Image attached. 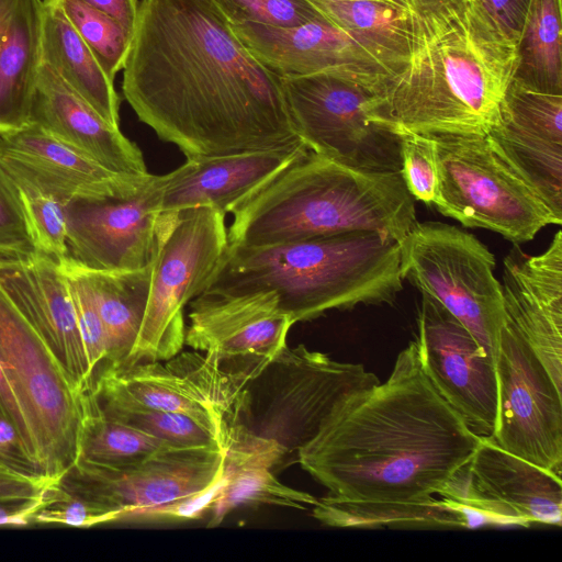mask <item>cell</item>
Instances as JSON below:
<instances>
[{
	"label": "cell",
	"mask_w": 562,
	"mask_h": 562,
	"mask_svg": "<svg viewBox=\"0 0 562 562\" xmlns=\"http://www.w3.org/2000/svg\"><path fill=\"white\" fill-rule=\"evenodd\" d=\"M122 91L186 157L303 143L281 76L241 43L213 0H142Z\"/></svg>",
	"instance_id": "obj_1"
},
{
	"label": "cell",
	"mask_w": 562,
	"mask_h": 562,
	"mask_svg": "<svg viewBox=\"0 0 562 562\" xmlns=\"http://www.w3.org/2000/svg\"><path fill=\"white\" fill-rule=\"evenodd\" d=\"M481 439L434 387L414 340L385 382L333 409L296 461L338 498L416 502L438 495Z\"/></svg>",
	"instance_id": "obj_2"
},
{
	"label": "cell",
	"mask_w": 562,
	"mask_h": 562,
	"mask_svg": "<svg viewBox=\"0 0 562 562\" xmlns=\"http://www.w3.org/2000/svg\"><path fill=\"white\" fill-rule=\"evenodd\" d=\"M409 56L383 94L380 124L396 134H487L517 60L477 0H409Z\"/></svg>",
	"instance_id": "obj_3"
},
{
	"label": "cell",
	"mask_w": 562,
	"mask_h": 562,
	"mask_svg": "<svg viewBox=\"0 0 562 562\" xmlns=\"http://www.w3.org/2000/svg\"><path fill=\"white\" fill-rule=\"evenodd\" d=\"M400 262V241L372 231L261 247L227 245L202 294L272 290L295 324L330 310L392 304L403 289Z\"/></svg>",
	"instance_id": "obj_4"
},
{
	"label": "cell",
	"mask_w": 562,
	"mask_h": 562,
	"mask_svg": "<svg viewBox=\"0 0 562 562\" xmlns=\"http://www.w3.org/2000/svg\"><path fill=\"white\" fill-rule=\"evenodd\" d=\"M228 245L261 247L372 231L401 241L416 225L401 172L352 169L310 151L234 213Z\"/></svg>",
	"instance_id": "obj_5"
},
{
	"label": "cell",
	"mask_w": 562,
	"mask_h": 562,
	"mask_svg": "<svg viewBox=\"0 0 562 562\" xmlns=\"http://www.w3.org/2000/svg\"><path fill=\"white\" fill-rule=\"evenodd\" d=\"M378 383L361 363L286 345L246 383L239 422L297 460L340 402Z\"/></svg>",
	"instance_id": "obj_6"
},
{
	"label": "cell",
	"mask_w": 562,
	"mask_h": 562,
	"mask_svg": "<svg viewBox=\"0 0 562 562\" xmlns=\"http://www.w3.org/2000/svg\"><path fill=\"white\" fill-rule=\"evenodd\" d=\"M157 240L145 314L124 366L181 351L184 307L205 291L228 245L225 214L210 206L160 214Z\"/></svg>",
	"instance_id": "obj_7"
},
{
	"label": "cell",
	"mask_w": 562,
	"mask_h": 562,
	"mask_svg": "<svg viewBox=\"0 0 562 562\" xmlns=\"http://www.w3.org/2000/svg\"><path fill=\"white\" fill-rule=\"evenodd\" d=\"M436 140L440 198L436 209L465 227L485 228L515 245L561 225L539 192L487 134L429 135Z\"/></svg>",
	"instance_id": "obj_8"
},
{
	"label": "cell",
	"mask_w": 562,
	"mask_h": 562,
	"mask_svg": "<svg viewBox=\"0 0 562 562\" xmlns=\"http://www.w3.org/2000/svg\"><path fill=\"white\" fill-rule=\"evenodd\" d=\"M0 367L31 427L41 474L60 480L79 457L88 390L71 379L43 337L1 290Z\"/></svg>",
	"instance_id": "obj_9"
},
{
	"label": "cell",
	"mask_w": 562,
	"mask_h": 562,
	"mask_svg": "<svg viewBox=\"0 0 562 562\" xmlns=\"http://www.w3.org/2000/svg\"><path fill=\"white\" fill-rule=\"evenodd\" d=\"M281 79L294 130L312 153L357 170L401 171V135L379 123V91L335 72Z\"/></svg>",
	"instance_id": "obj_10"
},
{
	"label": "cell",
	"mask_w": 562,
	"mask_h": 562,
	"mask_svg": "<svg viewBox=\"0 0 562 562\" xmlns=\"http://www.w3.org/2000/svg\"><path fill=\"white\" fill-rule=\"evenodd\" d=\"M400 247L402 279L447 308L495 361L505 313L490 249L440 222H417Z\"/></svg>",
	"instance_id": "obj_11"
},
{
	"label": "cell",
	"mask_w": 562,
	"mask_h": 562,
	"mask_svg": "<svg viewBox=\"0 0 562 562\" xmlns=\"http://www.w3.org/2000/svg\"><path fill=\"white\" fill-rule=\"evenodd\" d=\"M497 412L491 436L502 449L562 473V391L531 348L504 324L495 358Z\"/></svg>",
	"instance_id": "obj_12"
},
{
	"label": "cell",
	"mask_w": 562,
	"mask_h": 562,
	"mask_svg": "<svg viewBox=\"0 0 562 562\" xmlns=\"http://www.w3.org/2000/svg\"><path fill=\"white\" fill-rule=\"evenodd\" d=\"M483 515L490 526L561 527V476L482 436L471 460L438 494Z\"/></svg>",
	"instance_id": "obj_13"
},
{
	"label": "cell",
	"mask_w": 562,
	"mask_h": 562,
	"mask_svg": "<svg viewBox=\"0 0 562 562\" xmlns=\"http://www.w3.org/2000/svg\"><path fill=\"white\" fill-rule=\"evenodd\" d=\"M415 341L437 392L473 432L491 437L497 412L495 361L459 319L425 293Z\"/></svg>",
	"instance_id": "obj_14"
},
{
	"label": "cell",
	"mask_w": 562,
	"mask_h": 562,
	"mask_svg": "<svg viewBox=\"0 0 562 562\" xmlns=\"http://www.w3.org/2000/svg\"><path fill=\"white\" fill-rule=\"evenodd\" d=\"M160 176L134 192L66 205L67 259L104 272L149 266L157 251Z\"/></svg>",
	"instance_id": "obj_15"
},
{
	"label": "cell",
	"mask_w": 562,
	"mask_h": 562,
	"mask_svg": "<svg viewBox=\"0 0 562 562\" xmlns=\"http://www.w3.org/2000/svg\"><path fill=\"white\" fill-rule=\"evenodd\" d=\"M223 457L221 446H168L121 469L77 460L60 484L74 493L122 509L124 514L134 508L166 504L209 487L222 476Z\"/></svg>",
	"instance_id": "obj_16"
},
{
	"label": "cell",
	"mask_w": 562,
	"mask_h": 562,
	"mask_svg": "<svg viewBox=\"0 0 562 562\" xmlns=\"http://www.w3.org/2000/svg\"><path fill=\"white\" fill-rule=\"evenodd\" d=\"M232 29L258 60L281 77L335 72L382 95L393 78L364 45L324 15L299 26L243 22Z\"/></svg>",
	"instance_id": "obj_17"
},
{
	"label": "cell",
	"mask_w": 562,
	"mask_h": 562,
	"mask_svg": "<svg viewBox=\"0 0 562 562\" xmlns=\"http://www.w3.org/2000/svg\"><path fill=\"white\" fill-rule=\"evenodd\" d=\"M184 344L225 366L244 368L270 360L294 325L274 291L201 294L191 301Z\"/></svg>",
	"instance_id": "obj_18"
},
{
	"label": "cell",
	"mask_w": 562,
	"mask_h": 562,
	"mask_svg": "<svg viewBox=\"0 0 562 562\" xmlns=\"http://www.w3.org/2000/svg\"><path fill=\"white\" fill-rule=\"evenodd\" d=\"M0 165L66 205L132 193L150 175L116 173L33 122L0 135Z\"/></svg>",
	"instance_id": "obj_19"
},
{
	"label": "cell",
	"mask_w": 562,
	"mask_h": 562,
	"mask_svg": "<svg viewBox=\"0 0 562 562\" xmlns=\"http://www.w3.org/2000/svg\"><path fill=\"white\" fill-rule=\"evenodd\" d=\"M505 325L539 358L555 386H562V232L539 255L515 248L502 276Z\"/></svg>",
	"instance_id": "obj_20"
},
{
	"label": "cell",
	"mask_w": 562,
	"mask_h": 562,
	"mask_svg": "<svg viewBox=\"0 0 562 562\" xmlns=\"http://www.w3.org/2000/svg\"><path fill=\"white\" fill-rule=\"evenodd\" d=\"M0 290L43 337L71 379L92 389L69 285L59 262L34 252L0 257Z\"/></svg>",
	"instance_id": "obj_21"
},
{
	"label": "cell",
	"mask_w": 562,
	"mask_h": 562,
	"mask_svg": "<svg viewBox=\"0 0 562 562\" xmlns=\"http://www.w3.org/2000/svg\"><path fill=\"white\" fill-rule=\"evenodd\" d=\"M487 135L562 218V94L513 79Z\"/></svg>",
	"instance_id": "obj_22"
},
{
	"label": "cell",
	"mask_w": 562,
	"mask_h": 562,
	"mask_svg": "<svg viewBox=\"0 0 562 562\" xmlns=\"http://www.w3.org/2000/svg\"><path fill=\"white\" fill-rule=\"evenodd\" d=\"M311 150L304 143L281 149L187 157L160 176V214L210 206L234 213L286 167Z\"/></svg>",
	"instance_id": "obj_23"
},
{
	"label": "cell",
	"mask_w": 562,
	"mask_h": 562,
	"mask_svg": "<svg viewBox=\"0 0 562 562\" xmlns=\"http://www.w3.org/2000/svg\"><path fill=\"white\" fill-rule=\"evenodd\" d=\"M32 122L121 175L148 173L137 145L108 123L47 64L38 70Z\"/></svg>",
	"instance_id": "obj_24"
},
{
	"label": "cell",
	"mask_w": 562,
	"mask_h": 562,
	"mask_svg": "<svg viewBox=\"0 0 562 562\" xmlns=\"http://www.w3.org/2000/svg\"><path fill=\"white\" fill-rule=\"evenodd\" d=\"M43 18V0H0V135L32 123Z\"/></svg>",
	"instance_id": "obj_25"
},
{
	"label": "cell",
	"mask_w": 562,
	"mask_h": 562,
	"mask_svg": "<svg viewBox=\"0 0 562 562\" xmlns=\"http://www.w3.org/2000/svg\"><path fill=\"white\" fill-rule=\"evenodd\" d=\"M92 391L102 406L139 407L192 416L213 427L218 436L222 422L203 392L166 361L130 366H104Z\"/></svg>",
	"instance_id": "obj_26"
},
{
	"label": "cell",
	"mask_w": 562,
	"mask_h": 562,
	"mask_svg": "<svg viewBox=\"0 0 562 562\" xmlns=\"http://www.w3.org/2000/svg\"><path fill=\"white\" fill-rule=\"evenodd\" d=\"M315 519L336 528L486 527L485 518L452 499L435 496L416 502H356L328 494L312 507Z\"/></svg>",
	"instance_id": "obj_27"
},
{
	"label": "cell",
	"mask_w": 562,
	"mask_h": 562,
	"mask_svg": "<svg viewBox=\"0 0 562 562\" xmlns=\"http://www.w3.org/2000/svg\"><path fill=\"white\" fill-rule=\"evenodd\" d=\"M42 60L108 123L120 127V98L87 44L58 2L44 3Z\"/></svg>",
	"instance_id": "obj_28"
},
{
	"label": "cell",
	"mask_w": 562,
	"mask_h": 562,
	"mask_svg": "<svg viewBox=\"0 0 562 562\" xmlns=\"http://www.w3.org/2000/svg\"><path fill=\"white\" fill-rule=\"evenodd\" d=\"M331 23L364 45L396 77L408 63L409 0H310Z\"/></svg>",
	"instance_id": "obj_29"
},
{
	"label": "cell",
	"mask_w": 562,
	"mask_h": 562,
	"mask_svg": "<svg viewBox=\"0 0 562 562\" xmlns=\"http://www.w3.org/2000/svg\"><path fill=\"white\" fill-rule=\"evenodd\" d=\"M151 263L121 272L92 271L78 266L105 331L108 359L104 366H124L136 342L148 300Z\"/></svg>",
	"instance_id": "obj_30"
},
{
	"label": "cell",
	"mask_w": 562,
	"mask_h": 562,
	"mask_svg": "<svg viewBox=\"0 0 562 562\" xmlns=\"http://www.w3.org/2000/svg\"><path fill=\"white\" fill-rule=\"evenodd\" d=\"M561 0H529L516 44L514 80L562 94Z\"/></svg>",
	"instance_id": "obj_31"
},
{
	"label": "cell",
	"mask_w": 562,
	"mask_h": 562,
	"mask_svg": "<svg viewBox=\"0 0 562 562\" xmlns=\"http://www.w3.org/2000/svg\"><path fill=\"white\" fill-rule=\"evenodd\" d=\"M168 446L108 415L92 389L87 391L78 460L102 468L121 469L138 463Z\"/></svg>",
	"instance_id": "obj_32"
},
{
	"label": "cell",
	"mask_w": 562,
	"mask_h": 562,
	"mask_svg": "<svg viewBox=\"0 0 562 562\" xmlns=\"http://www.w3.org/2000/svg\"><path fill=\"white\" fill-rule=\"evenodd\" d=\"M225 484L210 509L207 527H217L240 506L273 505L306 510L317 498L281 483L263 464L224 467Z\"/></svg>",
	"instance_id": "obj_33"
},
{
	"label": "cell",
	"mask_w": 562,
	"mask_h": 562,
	"mask_svg": "<svg viewBox=\"0 0 562 562\" xmlns=\"http://www.w3.org/2000/svg\"><path fill=\"white\" fill-rule=\"evenodd\" d=\"M57 2L104 72L114 80L124 66L133 34L111 16L81 0Z\"/></svg>",
	"instance_id": "obj_34"
},
{
	"label": "cell",
	"mask_w": 562,
	"mask_h": 562,
	"mask_svg": "<svg viewBox=\"0 0 562 562\" xmlns=\"http://www.w3.org/2000/svg\"><path fill=\"white\" fill-rule=\"evenodd\" d=\"M102 408L111 417L169 446L182 448L220 446L217 432L213 427L187 414L139 407L102 406Z\"/></svg>",
	"instance_id": "obj_35"
},
{
	"label": "cell",
	"mask_w": 562,
	"mask_h": 562,
	"mask_svg": "<svg viewBox=\"0 0 562 562\" xmlns=\"http://www.w3.org/2000/svg\"><path fill=\"white\" fill-rule=\"evenodd\" d=\"M10 178L19 193L37 251L59 262L67 257L66 204L24 181Z\"/></svg>",
	"instance_id": "obj_36"
},
{
	"label": "cell",
	"mask_w": 562,
	"mask_h": 562,
	"mask_svg": "<svg viewBox=\"0 0 562 562\" xmlns=\"http://www.w3.org/2000/svg\"><path fill=\"white\" fill-rule=\"evenodd\" d=\"M401 135V175L414 200L434 205L440 198V173L432 136L404 132Z\"/></svg>",
	"instance_id": "obj_37"
},
{
	"label": "cell",
	"mask_w": 562,
	"mask_h": 562,
	"mask_svg": "<svg viewBox=\"0 0 562 562\" xmlns=\"http://www.w3.org/2000/svg\"><path fill=\"white\" fill-rule=\"evenodd\" d=\"M59 266L69 285L81 340L95 380L97 373L108 359L105 331L81 269L67 258L61 259Z\"/></svg>",
	"instance_id": "obj_38"
},
{
	"label": "cell",
	"mask_w": 562,
	"mask_h": 562,
	"mask_svg": "<svg viewBox=\"0 0 562 562\" xmlns=\"http://www.w3.org/2000/svg\"><path fill=\"white\" fill-rule=\"evenodd\" d=\"M233 24L255 22L291 27L323 16L310 0H213Z\"/></svg>",
	"instance_id": "obj_39"
},
{
	"label": "cell",
	"mask_w": 562,
	"mask_h": 562,
	"mask_svg": "<svg viewBox=\"0 0 562 562\" xmlns=\"http://www.w3.org/2000/svg\"><path fill=\"white\" fill-rule=\"evenodd\" d=\"M122 515V509L74 493L59 481L50 487L49 499L36 514L34 524L87 528L120 521Z\"/></svg>",
	"instance_id": "obj_40"
},
{
	"label": "cell",
	"mask_w": 562,
	"mask_h": 562,
	"mask_svg": "<svg viewBox=\"0 0 562 562\" xmlns=\"http://www.w3.org/2000/svg\"><path fill=\"white\" fill-rule=\"evenodd\" d=\"M38 252L16 188L0 165V257Z\"/></svg>",
	"instance_id": "obj_41"
},
{
	"label": "cell",
	"mask_w": 562,
	"mask_h": 562,
	"mask_svg": "<svg viewBox=\"0 0 562 562\" xmlns=\"http://www.w3.org/2000/svg\"><path fill=\"white\" fill-rule=\"evenodd\" d=\"M225 482L222 473L217 481L198 493L157 506L130 509L120 521L172 522L199 519L210 513Z\"/></svg>",
	"instance_id": "obj_42"
},
{
	"label": "cell",
	"mask_w": 562,
	"mask_h": 562,
	"mask_svg": "<svg viewBox=\"0 0 562 562\" xmlns=\"http://www.w3.org/2000/svg\"><path fill=\"white\" fill-rule=\"evenodd\" d=\"M0 467L27 475H42L30 457L15 425L2 413L1 409Z\"/></svg>",
	"instance_id": "obj_43"
},
{
	"label": "cell",
	"mask_w": 562,
	"mask_h": 562,
	"mask_svg": "<svg viewBox=\"0 0 562 562\" xmlns=\"http://www.w3.org/2000/svg\"><path fill=\"white\" fill-rule=\"evenodd\" d=\"M477 2L496 29L517 44L529 0H477Z\"/></svg>",
	"instance_id": "obj_44"
},
{
	"label": "cell",
	"mask_w": 562,
	"mask_h": 562,
	"mask_svg": "<svg viewBox=\"0 0 562 562\" xmlns=\"http://www.w3.org/2000/svg\"><path fill=\"white\" fill-rule=\"evenodd\" d=\"M60 480L27 475L0 467V499L32 498Z\"/></svg>",
	"instance_id": "obj_45"
},
{
	"label": "cell",
	"mask_w": 562,
	"mask_h": 562,
	"mask_svg": "<svg viewBox=\"0 0 562 562\" xmlns=\"http://www.w3.org/2000/svg\"><path fill=\"white\" fill-rule=\"evenodd\" d=\"M56 483L50 484L32 498L0 499V526L21 527L34 524L36 514L48 502L50 487Z\"/></svg>",
	"instance_id": "obj_46"
},
{
	"label": "cell",
	"mask_w": 562,
	"mask_h": 562,
	"mask_svg": "<svg viewBox=\"0 0 562 562\" xmlns=\"http://www.w3.org/2000/svg\"><path fill=\"white\" fill-rule=\"evenodd\" d=\"M0 409L15 425L25 448L37 467L36 447L29 422L0 367ZM38 469V467H37ZM40 471V470H38Z\"/></svg>",
	"instance_id": "obj_47"
},
{
	"label": "cell",
	"mask_w": 562,
	"mask_h": 562,
	"mask_svg": "<svg viewBox=\"0 0 562 562\" xmlns=\"http://www.w3.org/2000/svg\"><path fill=\"white\" fill-rule=\"evenodd\" d=\"M86 4L103 12L117 21L133 34L137 22V0H81Z\"/></svg>",
	"instance_id": "obj_48"
},
{
	"label": "cell",
	"mask_w": 562,
	"mask_h": 562,
	"mask_svg": "<svg viewBox=\"0 0 562 562\" xmlns=\"http://www.w3.org/2000/svg\"><path fill=\"white\" fill-rule=\"evenodd\" d=\"M328 1H344V0H328ZM386 1L394 2V3H401V4L408 2V0H386Z\"/></svg>",
	"instance_id": "obj_49"
}]
</instances>
